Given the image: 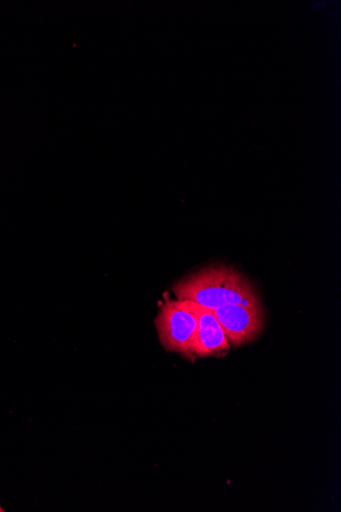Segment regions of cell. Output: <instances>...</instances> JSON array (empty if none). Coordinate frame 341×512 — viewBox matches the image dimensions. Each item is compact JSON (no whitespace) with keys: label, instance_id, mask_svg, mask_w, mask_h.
Here are the masks:
<instances>
[{"label":"cell","instance_id":"cell-1","mask_svg":"<svg viewBox=\"0 0 341 512\" xmlns=\"http://www.w3.org/2000/svg\"><path fill=\"white\" fill-rule=\"evenodd\" d=\"M177 300L190 301L211 310L259 299L249 279L233 267H206L181 279L173 287Z\"/></svg>","mask_w":341,"mask_h":512},{"label":"cell","instance_id":"cell-2","mask_svg":"<svg viewBox=\"0 0 341 512\" xmlns=\"http://www.w3.org/2000/svg\"><path fill=\"white\" fill-rule=\"evenodd\" d=\"M198 323V315L190 301L167 299L156 318V328L164 349L192 358Z\"/></svg>","mask_w":341,"mask_h":512},{"label":"cell","instance_id":"cell-3","mask_svg":"<svg viewBox=\"0 0 341 512\" xmlns=\"http://www.w3.org/2000/svg\"><path fill=\"white\" fill-rule=\"evenodd\" d=\"M213 311L230 346L249 344L264 329L266 316L259 299L226 305Z\"/></svg>","mask_w":341,"mask_h":512},{"label":"cell","instance_id":"cell-4","mask_svg":"<svg viewBox=\"0 0 341 512\" xmlns=\"http://www.w3.org/2000/svg\"><path fill=\"white\" fill-rule=\"evenodd\" d=\"M191 303L199 319L197 335L192 347L193 355L210 357L228 351L231 346L214 311L196 303Z\"/></svg>","mask_w":341,"mask_h":512},{"label":"cell","instance_id":"cell-5","mask_svg":"<svg viewBox=\"0 0 341 512\" xmlns=\"http://www.w3.org/2000/svg\"><path fill=\"white\" fill-rule=\"evenodd\" d=\"M3 511H4V510H3V507H2V506H0V512H3Z\"/></svg>","mask_w":341,"mask_h":512}]
</instances>
